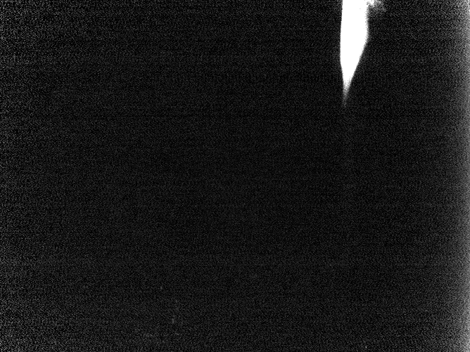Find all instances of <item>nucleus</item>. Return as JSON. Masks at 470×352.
<instances>
[{
  "label": "nucleus",
  "instance_id": "f257e3e1",
  "mask_svg": "<svg viewBox=\"0 0 470 352\" xmlns=\"http://www.w3.org/2000/svg\"><path fill=\"white\" fill-rule=\"evenodd\" d=\"M374 1L343 0L341 4L339 57L343 104L369 41V15Z\"/></svg>",
  "mask_w": 470,
  "mask_h": 352
}]
</instances>
